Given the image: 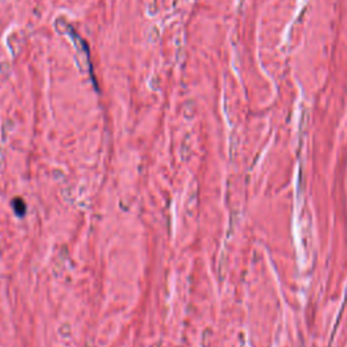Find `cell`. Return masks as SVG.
<instances>
[{
    "label": "cell",
    "mask_w": 347,
    "mask_h": 347,
    "mask_svg": "<svg viewBox=\"0 0 347 347\" xmlns=\"http://www.w3.org/2000/svg\"><path fill=\"white\" fill-rule=\"evenodd\" d=\"M11 205H13V209H14L15 214L18 217H24L25 214H26L28 206H26V204H25V201L22 198H14Z\"/></svg>",
    "instance_id": "cell-1"
}]
</instances>
